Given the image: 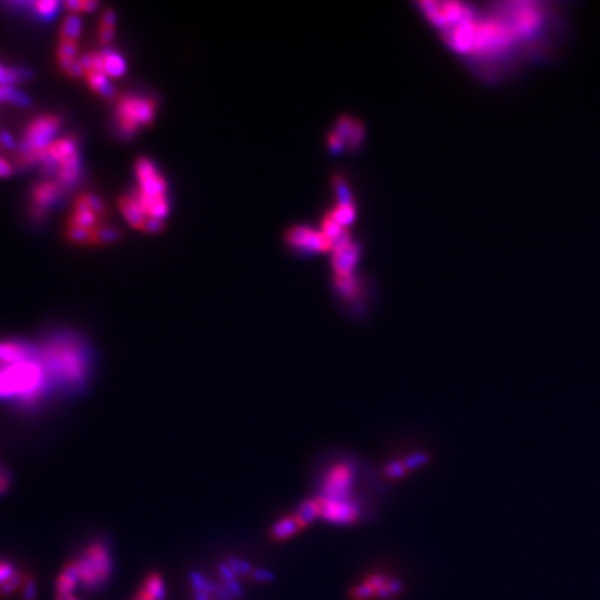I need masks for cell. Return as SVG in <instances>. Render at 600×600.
Masks as SVG:
<instances>
[{
  "label": "cell",
  "mask_w": 600,
  "mask_h": 600,
  "mask_svg": "<svg viewBox=\"0 0 600 600\" xmlns=\"http://www.w3.org/2000/svg\"><path fill=\"white\" fill-rule=\"evenodd\" d=\"M29 7H32L34 13L41 17L42 20H53L58 14L59 9H60V4L53 2V0H42V2L29 4Z\"/></svg>",
  "instance_id": "obj_27"
},
{
  "label": "cell",
  "mask_w": 600,
  "mask_h": 600,
  "mask_svg": "<svg viewBox=\"0 0 600 600\" xmlns=\"http://www.w3.org/2000/svg\"><path fill=\"white\" fill-rule=\"evenodd\" d=\"M66 9L70 12L71 14L78 13H91V12H95L99 7L98 2L95 0H89V2H83V0H70V2H66Z\"/></svg>",
  "instance_id": "obj_30"
},
{
  "label": "cell",
  "mask_w": 600,
  "mask_h": 600,
  "mask_svg": "<svg viewBox=\"0 0 600 600\" xmlns=\"http://www.w3.org/2000/svg\"><path fill=\"white\" fill-rule=\"evenodd\" d=\"M0 142H2V145H4V147L9 148V149H14V148H16V143H14L13 138H12V133H0Z\"/></svg>",
  "instance_id": "obj_38"
},
{
  "label": "cell",
  "mask_w": 600,
  "mask_h": 600,
  "mask_svg": "<svg viewBox=\"0 0 600 600\" xmlns=\"http://www.w3.org/2000/svg\"><path fill=\"white\" fill-rule=\"evenodd\" d=\"M0 147H2V142H0Z\"/></svg>",
  "instance_id": "obj_41"
},
{
  "label": "cell",
  "mask_w": 600,
  "mask_h": 600,
  "mask_svg": "<svg viewBox=\"0 0 600 600\" xmlns=\"http://www.w3.org/2000/svg\"><path fill=\"white\" fill-rule=\"evenodd\" d=\"M254 580H258V581H270V580H273V574H270L268 572H264V570H256L254 572Z\"/></svg>",
  "instance_id": "obj_39"
},
{
  "label": "cell",
  "mask_w": 600,
  "mask_h": 600,
  "mask_svg": "<svg viewBox=\"0 0 600 600\" xmlns=\"http://www.w3.org/2000/svg\"><path fill=\"white\" fill-rule=\"evenodd\" d=\"M56 599H58V600H80V599H78V597L74 596V594L73 595H58V596H56Z\"/></svg>",
  "instance_id": "obj_40"
},
{
  "label": "cell",
  "mask_w": 600,
  "mask_h": 600,
  "mask_svg": "<svg viewBox=\"0 0 600 600\" xmlns=\"http://www.w3.org/2000/svg\"><path fill=\"white\" fill-rule=\"evenodd\" d=\"M84 76H85L86 83L91 86V89H93L99 95L103 96V98H111L115 95V86L108 81V76L105 73L91 71Z\"/></svg>",
  "instance_id": "obj_19"
},
{
  "label": "cell",
  "mask_w": 600,
  "mask_h": 600,
  "mask_svg": "<svg viewBox=\"0 0 600 600\" xmlns=\"http://www.w3.org/2000/svg\"><path fill=\"white\" fill-rule=\"evenodd\" d=\"M167 589L162 575L152 572L143 580L142 587L132 600H165Z\"/></svg>",
  "instance_id": "obj_17"
},
{
  "label": "cell",
  "mask_w": 600,
  "mask_h": 600,
  "mask_svg": "<svg viewBox=\"0 0 600 600\" xmlns=\"http://www.w3.org/2000/svg\"><path fill=\"white\" fill-rule=\"evenodd\" d=\"M64 188L56 180H44L32 189V216L34 219H44L52 206L58 204L63 196Z\"/></svg>",
  "instance_id": "obj_9"
},
{
  "label": "cell",
  "mask_w": 600,
  "mask_h": 600,
  "mask_svg": "<svg viewBox=\"0 0 600 600\" xmlns=\"http://www.w3.org/2000/svg\"><path fill=\"white\" fill-rule=\"evenodd\" d=\"M227 565H228L229 569H231L232 572L236 575H246L249 574V572L252 570L251 564H248L246 562H242V560L239 559H229L228 562H227Z\"/></svg>",
  "instance_id": "obj_33"
},
{
  "label": "cell",
  "mask_w": 600,
  "mask_h": 600,
  "mask_svg": "<svg viewBox=\"0 0 600 600\" xmlns=\"http://www.w3.org/2000/svg\"><path fill=\"white\" fill-rule=\"evenodd\" d=\"M321 516V505L320 502H316V500H308V502L302 503L299 506L298 511H296L295 517L300 521V524L305 527V525L310 524L316 518Z\"/></svg>",
  "instance_id": "obj_26"
},
{
  "label": "cell",
  "mask_w": 600,
  "mask_h": 600,
  "mask_svg": "<svg viewBox=\"0 0 600 600\" xmlns=\"http://www.w3.org/2000/svg\"><path fill=\"white\" fill-rule=\"evenodd\" d=\"M333 133L342 140L343 147L348 143L349 147L356 148L362 143L363 138H364V128L357 121L345 116L338 121Z\"/></svg>",
  "instance_id": "obj_15"
},
{
  "label": "cell",
  "mask_w": 600,
  "mask_h": 600,
  "mask_svg": "<svg viewBox=\"0 0 600 600\" xmlns=\"http://www.w3.org/2000/svg\"><path fill=\"white\" fill-rule=\"evenodd\" d=\"M321 517L337 524H349L357 517V508L347 500H321Z\"/></svg>",
  "instance_id": "obj_12"
},
{
  "label": "cell",
  "mask_w": 600,
  "mask_h": 600,
  "mask_svg": "<svg viewBox=\"0 0 600 600\" xmlns=\"http://www.w3.org/2000/svg\"><path fill=\"white\" fill-rule=\"evenodd\" d=\"M49 389L51 380L39 349L20 362L0 363V399L34 407L46 397Z\"/></svg>",
  "instance_id": "obj_2"
},
{
  "label": "cell",
  "mask_w": 600,
  "mask_h": 600,
  "mask_svg": "<svg viewBox=\"0 0 600 600\" xmlns=\"http://www.w3.org/2000/svg\"><path fill=\"white\" fill-rule=\"evenodd\" d=\"M155 117L156 100L149 96L125 93L116 103V128L124 140H130L140 128L152 124Z\"/></svg>",
  "instance_id": "obj_4"
},
{
  "label": "cell",
  "mask_w": 600,
  "mask_h": 600,
  "mask_svg": "<svg viewBox=\"0 0 600 600\" xmlns=\"http://www.w3.org/2000/svg\"><path fill=\"white\" fill-rule=\"evenodd\" d=\"M19 574L16 567L7 560H0V588L9 584L16 575Z\"/></svg>",
  "instance_id": "obj_31"
},
{
  "label": "cell",
  "mask_w": 600,
  "mask_h": 600,
  "mask_svg": "<svg viewBox=\"0 0 600 600\" xmlns=\"http://www.w3.org/2000/svg\"><path fill=\"white\" fill-rule=\"evenodd\" d=\"M116 22H117V17H116L115 12L113 10H106L103 12L102 17H100V22H99V41L102 42L103 44H108L113 42L116 36Z\"/></svg>",
  "instance_id": "obj_21"
},
{
  "label": "cell",
  "mask_w": 600,
  "mask_h": 600,
  "mask_svg": "<svg viewBox=\"0 0 600 600\" xmlns=\"http://www.w3.org/2000/svg\"><path fill=\"white\" fill-rule=\"evenodd\" d=\"M76 53H78V42L60 41V46L58 49V61L67 74L70 73L74 64L78 61L76 60Z\"/></svg>",
  "instance_id": "obj_20"
},
{
  "label": "cell",
  "mask_w": 600,
  "mask_h": 600,
  "mask_svg": "<svg viewBox=\"0 0 600 600\" xmlns=\"http://www.w3.org/2000/svg\"><path fill=\"white\" fill-rule=\"evenodd\" d=\"M13 174V165L4 157H0V178H7Z\"/></svg>",
  "instance_id": "obj_36"
},
{
  "label": "cell",
  "mask_w": 600,
  "mask_h": 600,
  "mask_svg": "<svg viewBox=\"0 0 600 600\" xmlns=\"http://www.w3.org/2000/svg\"><path fill=\"white\" fill-rule=\"evenodd\" d=\"M0 102L19 106V108H28L31 105V99L14 86L0 85Z\"/></svg>",
  "instance_id": "obj_23"
},
{
  "label": "cell",
  "mask_w": 600,
  "mask_h": 600,
  "mask_svg": "<svg viewBox=\"0 0 600 600\" xmlns=\"http://www.w3.org/2000/svg\"><path fill=\"white\" fill-rule=\"evenodd\" d=\"M332 219L340 224V226H349L350 222L355 221L356 210L352 204H340L337 209L333 210Z\"/></svg>",
  "instance_id": "obj_28"
},
{
  "label": "cell",
  "mask_w": 600,
  "mask_h": 600,
  "mask_svg": "<svg viewBox=\"0 0 600 600\" xmlns=\"http://www.w3.org/2000/svg\"><path fill=\"white\" fill-rule=\"evenodd\" d=\"M49 380L63 389H80L88 381L89 347L76 333H56L39 349Z\"/></svg>",
  "instance_id": "obj_1"
},
{
  "label": "cell",
  "mask_w": 600,
  "mask_h": 600,
  "mask_svg": "<svg viewBox=\"0 0 600 600\" xmlns=\"http://www.w3.org/2000/svg\"><path fill=\"white\" fill-rule=\"evenodd\" d=\"M428 460V454L416 453L413 454V456H409V458L404 459V467H406V470H414V468H419V467L424 466V464H426Z\"/></svg>",
  "instance_id": "obj_32"
},
{
  "label": "cell",
  "mask_w": 600,
  "mask_h": 600,
  "mask_svg": "<svg viewBox=\"0 0 600 600\" xmlns=\"http://www.w3.org/2000/svg\"><path fill=\"white\" fill-rule=\"evenodd\" d=\"M332 251V266L337 271V276L352 274L353 267H356L357 259H359V249L356 246L355 242L348 239V241L337 244Z\"/></svg>",
  "instance_id": "obj_14"
},
{
  "label": "cell",
  "mask_w": 600,
  "mask_h": 600,
  "mask_svg": "<svg viewBox=\"0 0 600 600\" xmlns=\"http://www.w3.org/2000/svg\"><path fill=\"white\" fill-rule=\"evenodd\" d=\"M10 486V476L6 471L0 470V495L6 492Z\"/></svg>",
  "instance_id": "obj_37"
},
{
  "label": "cell",
  "mask_w": 600,
  "mask_h": 600,
  "mask_svg": "<svg viewBox=\"0 0 600 600\" xmlns=\"http://www.w3.org/2000/svg\"><path fill=\"white\" fill-rule=\"evenodd\" d=\"M120 210L128 224L133 228L143 231L147 226L148 216L143 212L142 207L138 204L137 199L132 195H127L120 199Z\"/></svg>",
  "instance_id": "obj_16"
},
{
  "label": "cell",
  "mask_w": 600,
  "mask_h": 600,
  "mask_svg": "<svg viewBox=\"0 0 600 600\" xmlns=\"http://www.w3.org/2000/svg\"><path fill=\"white\" fill-rule=\"evenodd\" d=\"M303 525L300 521L293 516V517H286L284 520L278 521L273 528H271V535L276 540H285L291 537L293 533L299 532L302 530Z\"/></svg>",
  "instance_id": "obj_22"
},
{
  "label": "cell",
  "mask_w": 600,
  "mask_h": 600,
  "mask_svg": "<svg viewBox=\"0 0 600 600\" xmlns=\"http://www.w3.org/2000/svg\"><path fill=\"white\" fill-rule=\"evenodd\" d=\"M76 563L80 572V584L86 591H98L108 581L111 556L106 543H91Z\"/></svg>",
  "instance_id": "obj_5"
},
{
  "label": "cell",
  "mask_w": 600,
  "mask_h": 600,
  "mask_svg": "<svg viewBox=\"0 0 600 600\" xmlns=\"http://www.w3.org/2000/svg\"><path fill=\"white\" fill-rule=\"evenodd\" d=\"M135 175L138 180L137 191L140 194L152 197L167 196V181L152 160L140 157L135 163Z\"/></svg>",
  "instance_id": "obj_8"
},
{
  "label": "cell",
  "mask_w": 600,
  "mask_h": 600,
  "mask_svg": "<svg viewBox=\"0 0 600 600\" xmlns=\"http://www.w3.org/2000/svg\"><path fill=\"white\" fill-rule=\"evenodd\" d=\"M24 592V600H36V582L31 577H27L24 587L21 588Z\"/></svg>",
  "instance_id": "obj_35"
},
{
  "label": "cell",
  "mask_w": 600,
  "mask_h": 600,
  "mask_svg": "<svg viewBox=\"0 0 600 600\" xmlns=\"http://www.w3.org/2000/svg\"><path fill=\"white\" fill-rule=\"evenodd\" d=\"M29 76H31L29 71L0 64V85L14 86L16 84L27 80Z\"/></svg>",
  "instance_id": "obj_24"
},
{
  "label": "cell",
  "mask_w": 600,
  "mask_h": 600,
  "mask_svg": "<svg viewBox=\"0 0 600 600\" xmlns=\"http://www.w3.org/2000/svg\"><path fill=\"white\" fill-rule=\"evenodd\" d=\"M510 10V28L516 36L528 38L542 27L543 12L535 4H516Z\"/></svg>",
  "instance_id": "obj_7"
},
{
  "label": "cell",
  "mask_w": 600,
  "mask_h": 600,
  "mask_svg": "<svg viewBox=\"0 0 600 600\" xmlns=\"http://www.w3.org/2000/svg\"><path fill=\"white\" fill-rule=\"evenodd\" d=\"M63 121L59 116L41 115L24 128L22 140L17 148V167L26 169L38 164L42 153L56 140Z\"/></svg>",
  "instance_id": "obj_3"
},
{
  "label": "cell",
  "mask_w": 600,
  "mask_h": 600,
  "mask_svg": "<svg viewBox=\"0 0 600 600\" xmlns=\"http://www.w3.org/2000/svg\"><path fill=\"white\" fill-rule=\"evenodd\" d=\"M83 22L78 14H71L64 20L61 26V41H76L80 38Z\"/></svg>",
  "instance_id": "obj_25"
},
{
  "label": "cell",
  "mask_w": 600,
  "mask_h": 600,
  "mask_svg": "<svg viewBox=\"0 0 600 600\" xmlns=\"http://www.w3.org/2000/svg\"><path fill=\"white\" fill-rule=\"evenodd\" d=\"M400 588H402V585L395 580L388 581L387 578L382 577V575H372V577L367 578V581L356 588L353 596H355V599L363 600L370 599L375 595V596L382 597V599H389L394 595L399 594Z\"/></svg>",
  "instance_id": "obj_10"
},
{
  "label": "cell",
  "mask_w": 600,
  "mask_h": 600,
  "mask_svg": "<svg viewBox=\"0 0 600 600\" xmlns=\"http://www.w3.org/2000/svg\"><path fill=\"white\" fill-rule=\"evenodd\" d=\"M118 238H120V231L117 228L110 226H100L96 229L93 244H111V242L117 241Z\"/></svg>",
  "instance_id": "obj_29"
},
{
  "label": "cell",
  "mask_w": 600,
  "mask_h": 600,
  "mask_svg": "<svg viewBox=\"0 0 600 600\" xmlns=\"http://www.w3.org/2000/svg\"><path fill=\"white\" fill-rule=\"evenodd\" d=\"M385 471H387V476L389 478H402L407 470L404 461H394V463L387 467V470Z\"/></svg>",
  "instance_id": "obj_34"
},
{
  "label": "cell",
  "mask_w": 600,
  "mask_h": 600,
  "mask_svg": "<svg viewBox=\"0 0 600 600\" xmlns=\"http://www.w3.org/2000/svg\"><path fill=\"white\" fill-rule=\"evenodd\" d=\"M289 246L300 253H324L333 249L332 244L321 231L308 227L296 226L289 228L285 236Z\"/></svg>",
  "instance_id": "obj_6"
},
{
  "label": "cell",
  "mask_w": 600,
  "mask_h": 600,
  "mask_svg": "<svg viewBox=\"0 0 600 600\" xmlns=\"http://www.w3.org/2000/svg\"><path fill=\"white\" fill-rule=\"evenodd\" d=\"M100 53H102L103 70H105L106 76H111V78H118L125 73L127 63H125L123 54L118 53L115 49H105Z\"/></svg>",
  "instance_id": "obj_18"
},
{
  "label": "cell",
  "mask_w": 600,
  "mask_h": 600,
  "mask_svg": "<svg viewBox=\"0 0 600 600\" xmlns=\"http://www.w3.org/2000/svg\"><path fill=\"white\" fill-rule=\"evenodd\" d=\"M102 216H99L93 210L92 204L89 202V194L81 195L76 202L74 207L73 216L70 217L68 227H76V228L86 229L95 234L96 229L99 228L98 221Z\"/></svg>",
  "instance_id": "obj_11"
},
{
  "label": "cell",
  "mask_w": 600,
  "mask_h": 600,
  "mask_svg": "<svg viewBox=\"0 0 600 600\" xmlns=\"http://www.w3.org/2000/svg\"><path fill=\"white\" fill-rule=\"evenodd\" d=\"M352 485V471L347 466H340L328 476L325 484L324 500H345Z\"/></svg>",
  "instance_id": "obj_13"
}]
</instances>
